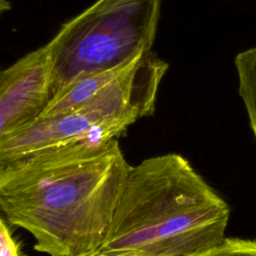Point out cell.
I'll use <instances>...</instances> for the list:
<instances>
[{
  "label": "cell",
  "instance_id": "cell-1",
  "mask_svg": "<svg viewBox=\"0 0 256 256\" xmlns=\"http://www.w3.org/2000/svg\"><path fill=\"white\" fill-rule=\"evenodd\" d=\"M131 167L118 139L26 154L0 164V210L40 253H88L104 240Z\"/></svg>",
  "mask_w": 256,
  "mask_h": 256
},
{
  "label": "cell",
  "instance_id": "cell-2",
  "mask_svg": "<svg viewBox=\"0 0 256 256\" xmlns=\"http://www.w3.org/2000/svg\"><path fill=\"white\" fill-rule=\"evenodd\" d=\"M230 208L180 154L132 166L101 256H189L225 238Z\"/></svg>",
  "mask_w": 256,
  "mask_h": 256
},
{
  "label": "cell",
  "instance_id": "cell-3",
  "mask_svg": "<svg viewBox=\"0 0 256 256\" xmlns=\"http://www.w3.org/2000/svg\"><path fill=\"white\" fill-rule=\"evenodd\" d=\"M169 69L153 51L90 101L70 112L37 118L0 141V164L33 152L84 140L118 139L130 125L155 112L160 83Z\"/></svg>",
  "mask_w": 256,
  "mask_h": 256
},
{
  "label": "cell",
  "instance_id": "cell-4",
  "mask_svg": "<svg viewBox=\"0 0 256 256\" xmlns=\"http://www.w3.org/2000/svg\"><path fill=\"white\" fill-rule=\"evenodd\" d=\"M162 0H97L66 21L47 45L53 95L90 73L152 51Z\"/></svg>",
  "mask_w": 256,
  "mask_h": 256
},
{
  "label": "cell",
  "instance_id": "cell-5",
  "mask_svg": "<svg viewBox=\"0 0 256 256\" xmlns=\"http://www.w3.org/2000/svg\"><path fill=\"white\" fill-rule=\"evenodd\" d=\"M52 96L47 44L0 71V141L37 119Z\"/></svg>",
  "mask_w": 256,
  "mask_h": 256
},
{
  "label": "cell",
  "instance_id": "cell-6",
  "mask_svg": "<svg viewBox=\"0 0 256 256\" xmlns=\"http://www.w3.org/2000/svg\"><path fill=\"white\" fill-rule=\"evenodd\" d=\"M141 56L121 66L90 73L76 79L52 96L39 117L58 116L79 108L95 97L111 82L120 77Z\"/></svg>",
  "mask_w": 256,
  "mask_h": 256
},
{
  "label": "cell",
  "instance_id": "cell-7",
  "mask_svg": "<svg viewBox=\"0 0 256 256\" xmlns=\"http://www.w3.org/2000/svg\"><path fill=\"white\" fill-rule=\"evenodd\" d=\"M239 95L246 108L256 139V47L239 53L235 58Z\"/></svg>",
  "mask_w": 256,
  "mask_h": 256
},
{
  "label": "cell",
  "instance_id": "cell-8",
  "mask_svg": "<svg viewBox=\"0 0 256 256\" xmlns=\"http://www.w3.org/2000/svg\"><path fill=\"white\" fill-rule=\"evenodd\" d=\"M189 256H256V240L225 237L218 244Z\"/></svg>",
  "mask_w": 256,
  "mask_h": 256
},
{
  "label": "cell",
  "instance_id": "cell-9",
  "mask_svg": "<svg viewBox=\"0 0 256 256\" xmlns=\"http://www.w3.org/2000/svg\"><path fill=\"white\" fill-rule=\"evenodd\" d=\"M0 256H24L2 215H0Z\"/></svg>",
  "mask_w": 256,
  "mask_h": 256
},
{
  "label": "cell",
  "instance_id": "cell-10",
  "mask_svg": "<svg viewBox=\"0 0 256 256\" xmlns=\"http://www.w3.org/2000/svg\"><path fill=\"white\" fill-rule=\"evenodd\" d=\"M12 9V4L8 0H0V17Z\"/></svg>",
  "mask_w": 256,
  "mask_h": 256
},
{
  "label": "cell",
  "instance_id": "cell-11",
  "mask_svg": "<svg viewBox=\"0 0 256 256\" xmlns=\"http://www.w3.org/2000/svg\"><path fill=\"white\" fill-rule=\"evenodd\" d=\"M77 256H101V255L97 254L95 251H91V252L84 253V254H80V255H77Z\"/></svg>",
  "mask_w": 256,
  "mask_h": 256
},
{
  "label": "cell",
  "instance_id": "cell-12",
  "mask_svg": "<svg viewBox=\"0 0 256 256\" xmlns=\"http://www.w3.org/2000/svg\"><path fill=\"white\" fill-rule=\"evenodd\" d=\"M0 214H2V212H1V210H0Z\"/></svg>",
  "mask_w": 256,
  "mask_h": 256
},
{
  "label": "cell",
  "instance_id": "cell-13",
  "mask_svg": "<svg viewBox=\"0 0 256 256\" xmlns=\"http://www.w3.org/2000/svg\"><path fill=\"white\" fill-rule=\"evenodd\" d=\"M24 256H26V255H25V254H24Z\"/></svg>",
  "mask_w": 256,
  "mask_h": 256
},
{
  "label": "cell",
  "instance_id": "cell-14",
  "mask_svg": "<svg viewBox=\"0 0 256 256\" xmlns=\"http://www.w3.org/2000/svg\"><path fill=\"white\" fill-rule=\"evenodd\" d=\"M0 215H1V214H0Z\"/></svg>",
  "mask_w": 256,
  "mask_h": 256
},
{
  "label": "cell",
  "instance_id": "cell-15",
  "mask_svg": "<svg viewBox=\"0 0 256 256\" xmlns=\"http://www.w3.org/2000/svg\"><path fill=\"white\" fill-rule=\"evenodd\" d=\"M0 71H1V70H0Z\"/></svg>",
  "mask_w": 256,
  "mask_h": 256
}]
</instances>
